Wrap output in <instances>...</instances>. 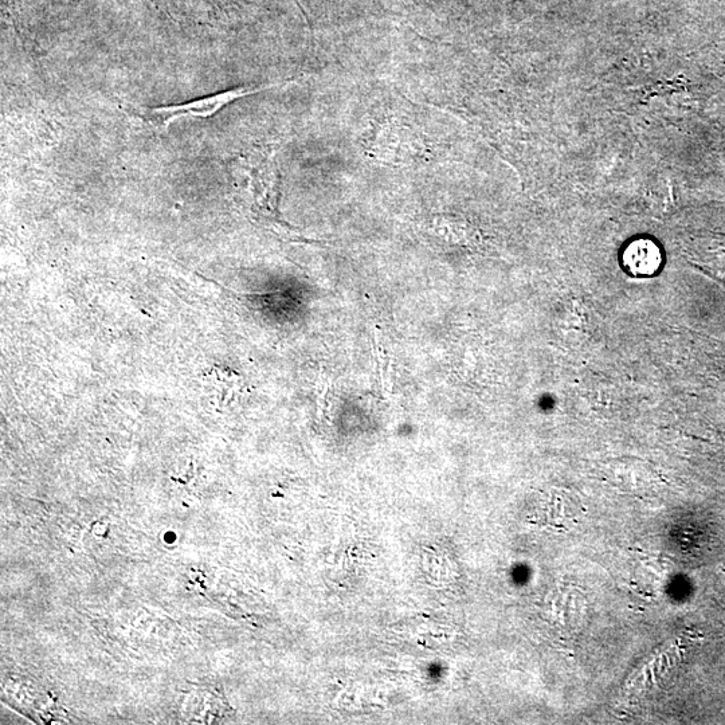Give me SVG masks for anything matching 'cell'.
Here are the masks:
<instances>
[{"label":"cell","mask_w":725,"mask_h":725,"mask_svg":"<svg viewBox=\"0 0 725 725\" xmlns=\"http://www.w3.org/2000/svg\"><path fill=\"white\" fill-rule=\"evenodd\" d=\"M274 86L277 85H262L258 86V88L257 86H241V88L226 90V92L191 101V103L187 104L144 108L137 111V116H140L147 123L155 125H168L172 121L183 119V117H210L235 100L250 96V94L260 93L262 90L274 88Z\"/></svg>","instance_id":"obj_1"},{"label":"cell","mask_w":725,"mask_h":725,"mask_svg":"<svg viewBox=\"0 0 725 725\" xmlns=\"http://www.w3.org/2000/svg\"><path fill=\"white\" fill-rule=\"evenodd\" d=\"M661 262L660 249L649 239L633 242L623 254V265L634 276H653Z\"/></svg>","instance_id":"obj_2"}]
</instances>
